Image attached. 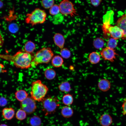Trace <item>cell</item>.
<instances>
[{"label": "cell", "mask_w": 126, "mask_h": 126, "mask_svg": "<svg viewBox=\"0 0 126 126\" xmlns=\"http://www.w3.org/2000/svg\"><path fill=\"white\" fill-rule=\"evenodd\" d=\"M3 5V2L1 1L0 0V9L2 8Z\"/></svg>", "instance_id": "obj_34"}, {"label": "cell", "mask_w": 126, "mask_h": 126, "mask_svg": "<svg viewBox=\"0 0 126 126\" xmlns=\"http://www.w3.org/2000/svg\"><path fill=\"white\" fill-rule=\"evenodd\" d=\"M35 48V44L31 41H28L25 44L24 50L25 52L31 54L33 52Z\"/></svg>", "instance_id": "obj_19"}, {"label": "cell", "mask_w": 126, "mask_h": 126, "mask_svg": "<svg viewBox=\"0 0 126 126\" xmlns=\"http://www.w3.org/2000/svg\"><path fill=\"white\" fill-rule=\"evenodd\" d=\"M117 44V42L116 39L113 38H110L107 43V47L113 49L116 47Z\"/></svg>", "instance_id": "obj_29"}, {"label": "cell", "mask_w": 126, "mask_h": 126, "mask_svg": "<svg viewBox=\"0 0 126 126\" xmlns=\"http://www.w3.org/2000/svg\"><path fill=\"white\" fill-rule=\"evenodd\" d=\"M5 66L3 64L0 63V74L2 73H4L6 72V70H4Z\"/></svg>", "instance_id": "obj_33"}, {"label": "cell", "mask_w": 126, "mask_h": 126, "mask_svg": "<svg viewBox=\"0 0 126 126\" xmlns=\"http://www.w3.org/2000/svg\"><path fill=\"white\" fill-rule=\"evenodd\" d=\"M104 40L100 38H97L93 41V46L95 48L97 49H99L102 48L104 46Z\"/></svg>", "instance_id": "obj_24"}, {"label": "cell", "mask_w": 126, "mask_h": 126, "mask_svg": "<svg viewBox=\"0 0 126 126\" xmlns=\"http://www.w3.org/2000/svg\"><path fill=\"white\" fill-rule=\"evenodd\" d=\"M122 107V114L123 115H126V98L124 99Z\"/></svg>", "instance_id": "obj_31"}, {"label": "cell", "mask_w": 126, "mask_h": 126, "mask_svg": "<svg viewBox=\"0 0 126 126\" xmlns=\"http://www.w3.org/2000/svg\"><path fill=\"white\" fill-rule=\"evenodd\" d=\"M0 126H8L7 125L4 124H0Z\"/></svg>", "instance_id": "obj_35"}, {"label": "cell", "mask_w": 126, "mask_h": 126, "mask_svg": "<svg viewBox=\"0 0 126 126\" xmlns=\"http://www.w3.org/2000/svg\"><path fill=\"white\" fill-rule=\"evenodd\" d=\"M55 44L60 48H63L65 42V39L63 36L60 33L55 34L53 37Z\"/></svg>", "instance_id": "obj_14"}, {"label": "cell", "mask_w": 126, "mask_h": 126, "mask_svg": "<svg viewBox=\"0 0 126 126\" xmlns=\"http://www.w3.org/2000/svg\"><path fill=\"white\" fill-rule=\"evenodd\" d=\"M60 12L59 6L57 5H54L49 10V13L52 15H55L58 14Z\"/></svg>", "instance_id": "obj_28"}, {"label": "cell", "mask_w": 126, "mask_h": 126, "mask_svg": "<svg viewBox=\"0 0 126 126\" xmlns=\"http://www.w3.org/2000/svg\"><path fill=\"white\" fill-rule=\"evenodd\" d=\"M26 16L25 22L33 26L44 23L46 21L47 14L44 10L36 8L31 13L27 14Z\"/></svg>", "instance_id": "obj_4"}, {"label": "cell", "mask_w": 126, "mask_h": 126, "mask_svg": "<svg viewBox=\"0 0 126 126\" xmlns=\"http://www.w3.org/2000/svg\"><path fill=\"white\" fill-rule=\"evenodd\" d=\"M2 114L5 119L7 120H10L15 115V111L11 107L5 108L2 110Z\"/></svg>", "instance_id": "obj_12"}, {"label": "cell", "mask_w": 126, "mask_h": 126, "mask_svg": "<svg viewBox=\"0 0 126 126\" xmlns=\"http://www.w3.org/2000/svg\"><path fill=\"white\" fill-rule=\"evenodd\" d=\"M49 88L40 80L33 81L31 84V97L35 100L41 102L45 98Z\"/></svg>", "instance_id": "obj_3"}, {"label": "cell", "mask_w": 126, "mask_h": 126, "mask_svg": "<svg viewBox=\"0 0 126 126\" xmlns=\"http://www.w3.org/2000/svg\"><path fill=\"white\" fill-rule=\"evenodd\" d=\"M88 59L89 61L91 64H95L100 62L101 57L98 53L96 52H93L89 54Z\"/></svg>", "instance_id": "obj_17"}, {"label": "cell", "mask_w": 126, "mask_h": 126, "mask_svg": "<svg viewBox=\"0 0 126 126\" xmlns=\"http://www.w3.org/2000/svg\"><path fill=\"white\" fill-rule=\"evenodd\" d=\"M116 25L120 28L122 32V39L126 40V14L122 15L118 19Z\"/></svg>", "instance_id": "obj_10"}, {"label": "cell", "mask_w": 126, "mask_h": 126, "mask_svg": "<svg viewBox=\"0 0 126 126\" xmlns=\"http://www.w3.org/2000/svg\"><path fill=\"white\" fill-rule=\"evenodd\" d=\"M60 54L62 58L65 59L69 58L71 55L70 51L66 48L62 49L60 51Z\"/></svg>", "instance_id": "obj_27"}, {"label": "cell", "mask_w": 126, "mask_h": 126, "mask_svg": "<svg viewBox=\"0 0 126 126\" xmlns=\"http://www.w3.org/2000/svg\"><path fill=\"white\" fill-rule=\"evenodd\" d=\"M7 103V99L3 97H0V106L3 107L5 106Z\"/></svg>", "instance_id": "obj_30"}, {"label": "cell", "mask_w": 126, "mask_h": 126, "mask_svg": "<svg viewBox=\"0 0 126 126\" xmlns=\"http://www.w3.org/2000/svg\"><path fill=\"white\" fill-rule=\"evenodd\" d=\"M101 0H91V4L94 6H98L100 4Z\"/></svg>", "instance_id": "obj_32"}, {"label": "cell", "mask_w": 126, "mask_h": 126, "mask_svg": "<svg viewBox=\"0 0 126 126\" xmlns=\"http://www.w3.org/2000/svg\"><path fill=\"white\" fill-rule=\"evenodd\" d=\"M54 54L49 47H44L38 51L33 57L31 67H35L39 64L49 63L53 57Z\"/></svg>", "instance_id": "obj_2"}, {"label": "cell", "mask_w": 126, "mask_h": 126, "mask_svg": "<svg viewBox=\"0 0 126 126\" xmlns=\"http://www.w3.org/2000/svg\"><path fill=\"white\" fill-rule=\"evenodd\" d=\"M41 102L42 110L46 115L54 112L60 105L59 100L56 97L45 98Z\"/></svg>", "instance_id": "obj_5"}, {"label": "cell", "mask_w": 126, "mask_h": 126, "mask_svg": "<svg viewBox=\"0 0 126 126\" xmlns=\"http://www.w3.org/2000/svg\"><path fill=\"white\" fill-rule=\"evenodd\" d=\"M0 58L13 62L17 68L27 69L31 67L33 58L31 54L20 50L12 55L0 54Z\"/></svg>", "instance_id": "obj_1"}, {"label": "cell", "mask_w": 126, "mask_h": 126, "mask_svg": "<svg viewBox=\"0 0 126 126\" xmlns=\"http://www.w3.org/2000/svg\"><path fill=\"white\" fill-rule=\"evenodd\" d=\"M27 113L21 109L18 110L16 112L15 117L18 120H22L25 119L26 117Z\"/></svg>", "instance_id": "obj_25"}, {"label": "cell", "mask_w": 126, "mask_h": 126, "mask_svg": "<svg viewBox=\"0 0 126 126\" xmlns=\"http://www.w3.org/2000/svg\"><path fill=\"white\" fill-rule=\"evenodd\" d=\"M98 87L101 91L106 92L108 91L111 88V84L109 81L108 79H102L98 82Z\"/></svg>", "instance_id": "obj_11"}, {"label": "cell", "mask_w": 126, "mask_h": 126, "mask_svg": "<svg viewBox=\"0 0 126 126\" xmlns=\"http://www.w3.org/2000/svg\"><path fill=\"white\" fill-rule=\"evenodd\" d=\"M20 106L21 109L28 114L33 113L37 108L35 101L29 96H28L25 99L20 102Z\"/></svg>", "instance_id": "obj_7"}, {"label": "cell", "mask_w": 126, "mask_h": 126, "mask_svg": "<svg viewBox=\"0 0 126 126\" xmlns=\"http://www.w3.org/2000/svg\"><path fill=\"white\" fill-rule=\"evenodd\" d=\"M99 122L102 126H109L112 122V119L111 116L107 114L102 115L99 119Z\"/></svg>", "instance_id": "obj_13"}, {"label": "cell", "mask_w": 126, "mask_h": 126, "mask_svg": "<svg viewBox=\"0 0 126 126\" xmlns=\"http://www.w3.org/2000/svg\"><path fill=\"white\" fill-rule=\"evenodd\" d=\"M59 6L60 12L63 15L66 16L70 15L73 17L77 14L74 5L68 0H64L62 1Z\"/></svg>", "instance_id": "obj_6"}, {"label": "cell", "mask_w": 126, "mask_h": 126, "mask_svg": "<svg viewBox=\"0 0 126 126\" xmlns=\"http://www.w3.org/2000/svg\"><path fill=\"white\" fill-rule=\"evenodd\" d=\"M74 101L72 95L69 94L64 95L63 97L62 102L63 104L66 106H69L71 105Z\"/></svg>", "instance_id": "obj_20"}, {"label": "cell", "mask_w": 126, "mask_h": 126, "mask_svg": "<svg viewBox=\"0 0 126 126\" xmlns=\"http://www.w3.org/2000/svg\"><path fill=\"white\" fill-rule=\"evenodd\" d=\"M41 3L42 6L45 9H47L50 8L53 5L54 0H42Z\"/></svg>", "instance_id": "obj_26"}, {"label": "cell", "mask_w": 126, "mask_h": 126, "mask_svg": "<svg viewBox=\"0 0 126 126\" xmlns=\"http://www.w3.org/2000/svg\"><path fill=\"white\" fill-rule=\"evenodd\" d=\"M61 113L64 117L68 118L71 117L74 113L73 109L69 106H65L62 109Z\"/></svg>", "instance_id": "obj_16"}, {"label": "cell", "mask_w": 126, "mask_h": 126, "mask_svg": "<svg viewBox=\"0 0 126 126\" xmlns=\"http://www.w3.org/2000/svg\"><path fill=\"white\" fill-rule=\"evenodd\" d=\"M102 58L105 60L113 62L116 59V56L118 55L114 49L106 47L102 50L100 52Z\"/></svg>", "instance_id": "obj_8"}, {"label": "cell", "mask_w": 126, "mask_h": 126, "mask_svg": "<svg viewBox=\"0 0 126 126\" xmlns=\"http://www.w3.org/2000/svg\"><path fill=\"white\" fill-rule=\"evenodd\" d=\"M104 29L106 32L110 34L111 37L116 39L122 38V32L120 28L117 26H112L104 24Z\"/></svg>", "instance_id": "obj_9"}, {"label": "cell", "mask_w": 126, "mask_h": 126, "mask_svg": "<svg viewBox=\"0 0 126 126\" xmlns=\"http://www.w3.org/2000/svg\"><path fill=\"white\" fill-rule=\"evenodd\" d=\"M15 94L16 98L20 102L24 101L28 96V94L27 92L22 89L17 91Z\"/></svg>", "instance_id": "obj_15"}, {"label": "cell", "mask_w": 126, "mask_h": 126, "mask_svg": "<svg viewBox=\"0 0 126 126\" xmlns=\"http://www.w3.org/2000/svg\"><path fill=\"white\" fill-rule=\"evenodd\" d=\"M63 60L62 57L59 55L54 56L52 59L51 63L52 65L56 67L61 66L63 64Z\"/></svg>", "instance_id": "obj_18"}, {"label": "cell", "mask_w": 126, "mask_h": 126, "mask_svg": "<svg viewBox=\"0 0 126 126\" xmlns=\"http://www.w3.org/2000/svg\"><path fill=\"white\" fill-rule=\"evenodd\" d=\"M29 122L31 126H40L41 123V120L38 116H34L30 118Z\"/></svg>", "instance_id": "obj_23"}, {"label": "cell", "mask_w": 126, "mask_h": 126, "mask_svg": "<svg viewBox=\"0 0 126 126\" xmlns=\"http://www.w3.org/2000/svg\"><path fill=\"white\" fill-rule=\"evenodd\" d=\"M44 74L46 78L50 80L54 79L56 75V73L55 70L50 68H48L45 70Z\"/></svg>", "instance_id": "obj_21"}, {"label": "cell", "mask_w": 126, "mask_h": 126, "mask_svg": "<svg viewBox=\"0 0 126 126\" xmlns=\"http://www.w3.org/2000/svg\"><path fill=\"white\" fill-rule=\"evenodd\" d=\"M59 90L62 92H67L71 90V86L70 83L67 81L62 82L58 86Z\"/></svg>", "instance_id": "obj_22"}]
</instances>
